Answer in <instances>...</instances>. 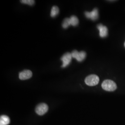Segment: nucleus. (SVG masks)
<instances>
[{
	"label": "nucleus",
	"mask_w": 125,
	"mask_h": 125,
	"mask_svg": "<svg viewBox=\"0 0 125 125\" xmlns=\"http://www.w3.org/2000/svg\"><path fill=\"white\" fill-rule=\"evenodd\" d=\"M103 89L107 91H114L117 88V85L115 82L111 80H105L102 84Z\"/></svg>",
	"instance_id": "nucleus-1"
},
{
	"label": "nucleus",
	"mask_w": 125,
	"mask_h": 125,
	"mask_svg": "<svg viewBox=\"0 0 125 125\" xmlns=\"http://www.w3.org/2000/svg\"><path fill=\"white\" fill-rule=\"evenodd\" d=\"M99 82L98 76L95 75H90L88 76L85 79V83L89 86L97 85Z\"/></svg>",
	"instance_id": "nucleus-2"
},
{
	"label": "nucleus",
	"mask_w": 125,
	"mask_h": 125,
	"mask_svg": "<svg viewBox=\"0 0 125 125\" xmlns=\"http://www.w3.org/2000/svg\"><path fill=\"white\" fill-rule=\"evenodd\" d=\"M48 110V106L45 103H42L39 104L35 108V112L39 115H45Z\"/></svg>",
	"instance_id": "nucleus-3"
},
{
	"label": "nucleus",
	"mask_w": 125,
	"mask_h": 125,
	"mask_svg": "<svg viewBox=\"0 0 125 125\" xmlns=\"http://www.w3.org/2000/svg\"><path fill=\"white\" fill-rule=\"evenodd\" d=\"M72 58H75L77 61L82 62L86 58V53L83 51L78 52L76 50H74L72 52Z\"/></svg>",
	"instance_id": "nucleus-4"
},
{
	"label": "nucleus",
	"mask_w": 125,
	"mask_h": 125,
	"mask_svg": "<svg viewBox=\"0 0 125 125\" xmlns=\"http://www.w3.org/2000/svg\"><path fill=\"white\" fill-rule=\"evenodd\" d=\"M72 53L67 52L64 54L61 58V60L62 61V67L65 68L68 66L72 61Z\"/></svg>",
	"instance_id": "nucleus-5"
},
{
	"label": "nucleus",
	"mask_w": 125,
	"mask_h": 125,
	"mask_svg": "<svg viewBox=\"0 0 125 125\" xmlns=\"http://www.w3.org/2000/svg\"><path fill=\"white\" fill-rule=\"evenodd\" d=\"M85 16L92 21L96 20L99 17L98 10L97 9H94L91 12H85Z\"/></svg>",
	"instance_id": "nucleus-6"
},
{
	"label": "nucleus",
	"mask_w": 125,
	"mask_h": 125,
	"mask_svg": "<svg viewBox=\"0 0 125 125\" xmlns=\"http://www.w3.org/2000/svg\"><path fill=\"white\" fill-rule=\"evenodd\" d=\"M32 75V72L28 70H25L19 73V78L21 80H25L30 79Z\"/></svg>",
	"instance_id": "nucleus-7"
},
{
	"label": "nucleus",
	"mask_w": 125,
	"mask_h": 125,
	"mask_svg": "<svg viewBox=\"0 0 125 125\" xmlns=\"http://www.w3.org/2000/svg\"><path fill=\"white\" fill-rule=\"evenodd\" d=\"M97 29L99 31L100 36L102 38H104L107 36L108 34V30L107 27L104 26L102 24H100L97 25Z\"/></svg>",
	"instance_id": "nucleus-8"
},
{
	"label": "nucleus",
	"mask_w": 125,
	"mask_h": 125,
	"mask_svg": "<svg viewBox=\"0 0 125 125\" xmlns=\"http://www.w3.org/2000/svg\"><path fill=\"white\" fill-rule=\"evenodd\" d=\"M10 123L9 117L5 115H1L0 117V125H8Z\"/></svg>",
	"instance_id": "nucleus-9"
},
{
	"label": "nucleus",
	"mask_w": 125,
	"mask_h": 125,
	"mask_svg": "<svg viewBox=\"0 0 125 125\" xmlns=\"http://www.w3.org/2000/svg\"><path fill=\"white\" fill-rule=\"evenodd\" d=\"M59 10L58 7L56 6H54L52 7L51 12V16L52 18L55 17L57 15H58Z\"/></svg>",
	"instance_id": "nucleus-10"
},
{
	"label": "nucleus",
	"mask_w": 125,
	"mask_h": 125,
	"mask_svg": "<svg viewBox=\"0 0 125 125\" xmlns=\"http://www.w3.org/2000/svg\"><path fill=\"white\" fill-rule=\"evenodd\" d=\"M70 21L71 25L74 27L76 26L79 23V20L78 18H77V17H76V16H74V15L72 16L70 18Z\"/></svg>",
	"instance_id": "nucleus-11"
},
{
	"label": "nucleus",
	"mask_w": 125,
	"mask_h": 125,
	"mask_svg": "<svg viewBox=\"0 0 125 125\" xmlns=\"http://www.w3.org/2000/svg\"><path fill=\"white\" fill-rule=\"evenodd\" d=\"M71 25L70 18H65L62 23V27L63 28L66 29Z\"/></svg>",
	"instance_id": "nucleus-12"
},
{
	"label": "nucleus",
	"mask_w": 125,
	"mask_h": 125,
	"mask_svg": "<svg viewBox=\"0 0 125 125\" xmlns=\"http://www.w3.org/2000/svg\"><path fill=\"white\" fill-rule=\"evenodd\" d=\"M21 2L23 4H26L30 6H33L35 3V1L33 0H21Z\"/></svg>",
	"instance_id": "nucleus-13"
},
{
	"label": "nucleus",
	"mask_w": 125,
	"mask_h": 125,
	"mask_svg": "<svg viewBox=\"0 0 125 125\" xmlns=\"http://www.w3.org/2000/svg\"><path fill=\"white\" fill-rule=\"evenodd\" d=\"M124 45H125V44H124Z\"/></svg>",
	"instance_id": "nucleus-14"
}]
</instances>
